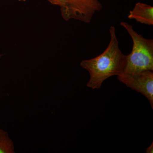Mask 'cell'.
I'll return each instance as SVG.
<instances>
[{"label": "cell", "instance_id": "obj_2", "mask_svg": "<svg viewBox=\"0 0 153 153\" xmlns=\"http://www.w3.org/2000/svg\"><path fill=\"white\" fill-rule=\"evenodd\" d=\"M120 25L126 30L133 41L131 52L126 55L123 73L136 74L145 71H153V40L146 39L134 30L132 26L121 22Z\"/></svg>", "mask_w": 153, "mask_h": 153}, {"label": "cell", "instance_id": "obj_6", "mask_svg": "<svg viewBox=\"0 0 153 153\" xmlns=\"http://www.w3.org/2000/svg\"><path fill=\"white\" fill-rule=\"evenodd\" d=\"M15 147L8 133L0 128V153H14Z\"/></svg>", "mask_w": 153, "mask_h": 153}, {"label": "cell", "instance_id": "obj_1", "mask_svg": "<svg viewBox=\"0 0 153 153\" xmlns=\"http://www.w3.org/2000/svg\"><path fill=\"white\" fill-rule=\"evenodd\" d=\"M109 33L110 41L104 52L94 58L82 60L80 63L90 75L86 85L93 89L100 88L105 80L111 76L123 73L125 67L126 55L120 49L113 26L110 27Z\"/></svg>", "mask_w": 153, "mask_h": 153}, {"label": "cell", "instance_id": "obj_5", "mask_svg": "<svg viewBox=\"0 0 153 153\" xmlns=\"http://www.w3.org/2000/svg\"><path fill=\"white\" fill-rule=\"evenodd\" d=\"M128 18L144 25H153V7L144 3H137L130 11Z\"/></svg>", "mask_w": 153, "mask_h": 153}, {"label": "cell", "instance_id": "obj_3", "mask_svg": "<svg viewBox=\"0 0 153 153\" xmlns=\"http://www.w3.org/2000/svg\"><path fill=\"white\" fill-rule=\"evenodd\" d=\"M102 8L99 0H68L60 10L65 21L73 19L89 23L96 12H99Z\"/></svg>", "mask_w": 153, "mask_h": 153}, {"label": "cell", "instance_id": "obj_4", "mask_svg": "<svg viewBox=\"0 0 153 153\" xmlns=\"http://www.w3.org/2000/svg\"><path fill=\"white\" fill-rule=\"evenodd\" d=\"M117 79L128 87L139 92L146 97L153 108V72L142 71L136 74L123 73Z\"/></svg>", "mask_w": 153, "mask_h": 153}, {"label": "cell", "instance_id": "obj_9", "mask_svg": "<svg viewBox=\"0 0 153 153\" xmlns=\"http://www.w3.org/2000/svg\"><path fill=\"white\" fill-rule=\"evenodd\" d=\"M19 1H26V0H18Z\"/></svg>", "mask_w": 153, "mask_h": 153}, {"label": "cell", "instance_id": "obj_7", "mask_svg": "<svg viewBox=\"0 0 153 153\" xmlns=\"http://www.w3.org/2000/svg\"><path fill=\"white\" fill-rule=\"evenodd\" d=\"M47 1L52 4L59 6L60 8H61L66 5L68 0H47Z\"/></svg>", "mask_w": 153, "mask_h": 153}, {"label": "cell", "instance_id": "obj_10", "mask_svg": "<svg viewBox=\"0 0 153 153\" xmlns=\"http://www.w3.org/2000/svg\"><path fill=\"white\" fill-rule=\"evenodd\" d=\"M1 56H2L1 55H0V58H1Z\"/></svg>", "mask_w": 153, "mask_h": 153}, {"label": "cell", "instance_id": "obj_8", "mask_svg": "<svg viewBox=\"0 0 153 153\" xmlns=\"http://www.w3.org/2000/svg\"><path fill=\"white\" fill-rule=\"evenodd\" d=\"M146 153H153V143H152V144L147 148L146 150Z\"/></svg>", "mask_w": 153, "mask_h": 153}]
</instances>
